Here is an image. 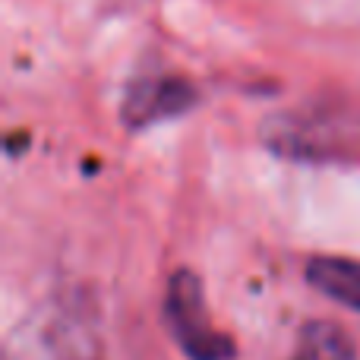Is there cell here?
Returning a JSON list of instances; mask_svg holds the SVG:
<instances>
[{"label":"cell","instance_id":"cell-1","mask_svg":"<svg viewBox=\"0 0 360 360\" xmlns=\"http://www.w3.org/2000/svg\"><path fill=\"white\" fill-rule=\"evenodd\" d=\"M6 360H108L92 313L76 300H48L19 319L6 338Z\"/></svg>","mask_w":360,"mask_h":360},{"label":"cell","instance_id":"cell-5","mask_svg":"<svg viewBox=\"0 0 360 360\" xmlns=\"http://www.w3.org/2000/svg\"><path fill=\"white\" fill-rule=\"evenodd\" d=\"M288 360H357V351L342 326L316 319L300 329L297 348Z\"/></svg>","mask_w":360,"mask_h":360},{"label":"cell","instance_id":"cell-2","mask_svg":"<svg viewBox=\"0 0 360 360\" xmlns=\"http://www.w3.org/2000/svg\"><path fill=\"white\" fill-rule=\"evenodd\" d=\"M165 319L171 326V335L190 360H231L234 342L224 335L209 316L202 294V281L193 269H177L168 281L165 297Z\"/></svg>","mask_w":360,"mask_h":360},{"label":"cell","instance_id":"cell-3","mask_svg":"<svg viewBox=\"0 0 360 360\" xmlns=\"http://www.w3.org/2000/svg\"><path fill=\"white\" fill-rule=\"evenodd\" d=\"M193 101H196V92L184 79H174V76L143 79L130 89V95L124 101V124L130 127L158 124V120L184 114Z\"/></svg>","mask_w":360,"mask_h":360},{"label":"cell","instance_id":"cell-4","mask_svg":"<svg viewBox=\"0 0 360 360\" xmlns=\"http://www.w3.org/2000/svg\"><path fill=\"white\" fill-rule=\"evenodd\" d=\"M307 281L329 300L360 313V262L348 256H313Z\"/></svg>","mask_w":360,"mask_h":360}]
</instances>
